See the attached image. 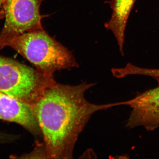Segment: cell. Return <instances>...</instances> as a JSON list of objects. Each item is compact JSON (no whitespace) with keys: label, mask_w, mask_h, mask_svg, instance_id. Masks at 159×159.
<instances>
[{"label":"cell","mask_w":159,"mask_h":159,"mask_svg":"<svg viewBox=\"0 0 159 159\" xmlns=\"http://www.w3.org/2000/svg\"><path fill=\"white\" fill-rule=\"evenodd\" d=\"M127 105L132 110L126 126L129 128L143 126L152 131L159 127V86L138 95L134 99L118 102Z\"/></svg>","instance_id":"cell-5"},{"label":"cell","mask_w":159,"mask_h":159,"mask_svg":"<svg viewBox=\"0 0 159 159\" xmlns=\"http://www.w3.org/2000/svg\"><path fill=\"white\" fill-rule=\"evenodd\" d=\"M0 119L20 124L34 134H42L31 106L2 92H0Z\"/></svg>","instance_id":"cell-6"},{"label":"cell","mask_w":159,"mask_h":159,"mask_svg":"<svg viewBox=\"0 0 159 159\" xmlns=\"http://www.w3.org/2000/svg\"><path fill=\"white\" fill-rule=\"evenodd\" d=\"M8 47L29 61L37 70L48 76H54L57 71L78 67L70 51L43 29L21 34Z\"/></svg>","instance_id":"cell-2"},{"label":"cell","mask_w":159,"mask_h":159,"mask_svg":"<svg viewBox=\"0 0 159 159\" xmlns=\"http://www.w3.org/2000/svg\"><path fill=\"white\" fill-rule=\"evenodd\" d=\"M135 1L111 0L107 2L112 10V13L110 19L105 23V27L113 33L122 55H124L123 46L125 41V28Z\"/></svg>","instance_id":"cell-7"},{"label":"cell","mask_w":159,"mask_h":159,"mask_svg":"<svg viewBox=\"0 0 159 159\" xmlns=\"http://www.w3.org/2000/svg\"><path fill=\"white\" fill-rule=\"evenodd\" d=\"M48 76L11 58L0 55V92L31 106L46 87L54 81Z\"/></svg>","instance_id":"cell-3"},{"label":"cell","mask_w":159,"mask_h":159,"mask_svg":"<svg viewBox=\"0 0 159 159\" xmlns=\"http://www.w3.org/2000/svg\"><path fill=\"white\" fill-rule=\"evenodd\" d=\"M44 0H5L2 7L5 22L0 32V49L8 47L21 34L43 29L40 8Z\"/></svg>","instance_id":"cell-4"},{"label":"cell","mask_w":159,"mask_h":159,"mask_svg":"<svg viewBox=\"0 0 159 159\" xmlns=\"http://www.w3.org/2000/svg\"><path fill=\"white\" fill-rule=\"evenodd\" d=\"M95 84L68 85L54 80L31 106L43 138L47 158H73L80 134L93 114L116 106L115 103L99 105L87 100L86 92Z\"/></svg>","instance_id":"cell-1"},{"label":"cell","mask_w":159,"mask_h":159,"mask_svg":"<svg viewBox=\"0 0 159 159\" xmlns=\"http://www.w3.org/2000/svg\"><path fill=\"white\" fill-rule=\"evenodd\" d=\"M4 1H5V0H0V9L2 7L3 4L4 3Z\"/></svg>","instance_id":"cell-8"},{"label":"cell","mask_w":159,"mask_h":159,"mask_svg":"<svg viewBox=\"0 0 159 159\" xmlns=\"http://www.w3.org/2000/svg\"><path fill=\"white\" fill-rule=\"evenodd\" d=\"M158 75L159 77V70H158Z\"/></svg>","instance_id":"cell-9"}]
</instances>
